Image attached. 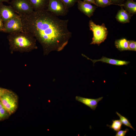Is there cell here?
I'll use <instances>...</instances> for the list:
<instances>
[{"label": "cell", "instance_id": "6da1fadb", "mask_svg": "<svg viewBox=\"0 0 136 136\" xmlns=\"http://www.w3.org/2000/svg\"><path fill=\"white\" fill-rule=\"evenodd\" d=\"M17 15L21 19L23 30L38 41L44 55L62 50L72 37L67 28L69 20L60 19L46 10Z\"/></svg>", "mask_w": 136, "mask_h": 136}, {"label": "cell", "instance_id": "7a4b0ae2", "mask_svg": "<svg viewBox=\"0 0 136 136\" xmlns=\"http://www.w3.org/2000/svg\"><path fill=\"white\" fill-rule=\"evenodd\" d=\"M7 38L11 53L29 52L37 48L35 38L24 30L9 33Z\"/></svg>", "mask_w": 136, "mask_h": 136}, {"label": "cell", "instance_id": "3957f363", "mask_svg": "<svg viewBox=\"0 0 136 136\" xmlns=\"http://www.w3.org/2000/svg\"><path fill=\"white\" fill-rule=\"evenodd\" d=\"M0 100L10 115L14 113L17 109L18 96L15 93L11 90L7 89L0 98Z\"/></svg>", "mask_w": 136, "mask_h": 136}, {"label": "cell", "instance_id": "277c9868", "mask_svg": "<svg viewBox=\"0 0 136 136\" xmlns=\"http://www.w3.org/2000/svg\"><path fill=\"white\" fill-rule=\"evenodd\" d=\"M90 30L93 32V37L90 44H96L99 46L106 39L108 34L107 28L103 23L101 25H96L92 20L89 22Z\"/></svg>", "mask_w": 136, "mask_h": 136}, {"label": "cell", "instance_id": "5b68a950", "mask_svg": "<svg viewBox=\"0 0 136 136\" xmlns=\"http://www.w3.org/2000/svg\"><path fill=\"white\" fill-rule=\"evenodd\" d=\"M69 9L60 0H49L46 10L58 17L67 15Z\"/></svg>", "mask_w": 136, "mask_h": 136}, {"label": "cell", "instance_id": "8992f818", "mask_svg": "<svg viewBox=\"0 0 136 136\" xmlns=\"http://www.w3.org/2000/svg\"><path fill=\"white\" fill-rule=\"evenodd\" d=\"M4 32L9 34L23 30L21 19L18 15L4 22Z\"/></svg>", "mask_w": 136, "mask_h": 136}, {"label": "cell", "instance_id": "52a82bcc", "mask_svg": "<svg viewBox=\"0 0 136 136\" xmlns=\"http://www.w3.org/2000/svg\"><path fill=\"white\" fill-rule=\"evenodd\" d=\"M10 3L17 14L28 13L34 11L28 0H12Z\"/></svg>", "mask_w": 136, "mask_h": 136}, {"label": "cell", "instance_id": "ba28073f", "mask_svg": "<svg viewBox=\"0 0 136 136\" xmlns=\"http://www.w3.org/2000/svg\"><path fill=\"white\" fill-rule=\"evenodd\" d=\"M17 15L10 5L7 6L3 3H0V16L3 22Z\"/></svg>", "mask_w": 136, "mask_h": 136}, {"label": "cell", "instance_id": "9c48e42d", "mask_svg": "<svg viewBox=\"0 0 136 136\" xmlns=\"http://www.w3.org/2000/svg\"><path fill=\"white\" fill-rule=\"evenodd\" d=\"M77 2L78 8L81 12L89 17L93 15L96 7L80 0H79Z\"/></svg>", "mask_w": 136, "mask_h": 136}, {"label": "cell", "instance_id": "30bf717a", "mask_svg": "<svg viewBox=\"0 0 136 136\" xmlns=\"http://www.w3.org/2000/svg\"><path fill=\"white\" fill-rule=\"evenodd\" d=\"M103 97H102L96 99L86 98L76 96L75 97L76 100L90 107L92 109L94 110L97 106L98 102L101 100Z\"/></svg>", "mask_w": 136, "mask_h": 136}, {"label": "cell", "instance_id": "8fae6325", "mask_svg": "<svg viewBox=\"0 0 136 136\" xmlns=\"http://www.w3.org/2000/svg\"><path fill=\"white\" fill-rule=\"evenodd\" d=\"M132 15L124 10L122 7L121 6V9L118 11L115 18L120 22L123 23H127L129 22Z\"/></svg>", "mask_w": 136, "mask_h": 136}, {"label": "cell", "instance_id": "7c38bea8", "mask_svg": "<svg viewBox=\"0 0 136 136\" xmlns=\"http://www.w3.org/2000/svg\"><path fill=\"white\" fill-rule=\"evenodd\" d=\"M83 55L86 58H87L88 59L91 60L92 61L93 64L97 61H101L103 62L108 63L111 64L118 65H127L130 62L129 61L112 59L104 56H103L101 58L97 60H92L86 57L85 55L83 54Z\"/></svg>", "mask_w": 136, "mask_h": 136}, {"label": "cell", "instance_id": "4fadbf2b", "mask_svg": "<svg viewBox=\"0 0 136 136\" xmlns=\"http://www.w3.org/2000/svg\"><path fill=\"white\" fill-rule=\"evenodd\" d=\"M34 11L46 10L49 0H28Z\"/></svg>", "mask_w": 136, "mask_h": 136}, {"label": "cell", "instance_id": "5bb4252c", "mask_svg": "<svg viewBox=\"0 0 136 136\" xmlns=\"http://www.w3.org/2000/svg\"><path fill=\"white\" fill-rule=\"evenodd\" d=\"M125 10L129 13L135 14L136 13V2L132 0H127L123 4Z\"/></svg>", "mask_w": 136, "mask_h": 136}, {"label": "cell", "instance_id": "9a60e30c", "mask_svg": "<svg viewBox=\"0 0 136 136\" xmlns=\"http://www.w3.org/2000/svg\"><path fill=\"white\" fill-rule=\"evenodd\" d=\"M128 41L125 38L117 40L115 42V46L120 51L128 50Z\"/></svg>", "mask_w": 136, "mask_h": 136}, {"label": "cell", "instance_id": "2e32d148", "mask_svg": "<svg viewBox=\"0 0 136 136\" xmlns=\"http://www.w3.org/2000/svg\"><path fill=\"white\" fill-rule=\"evenodd\" d=\"M112 122V123L111 125H107L110 128L116 132L120 130L122 128V123L120 120H113Z\"/></svg>", "mask_w": 136, "mask_h": 136}, {"label": "cell", "instance_id": "e0dca14e", "mask_svg": "<svg viewBox=\"0 0 136 136\" xmlns=\"http://www.w3.org/2000/svg\"><path fill=\"white\" fill-rule=\"evenodd\" d=\"M96 6L104 8L112 5H118L111 2L109 0H94Z\"/></svg>", "mask_w": 136, "mask_h": 136}, {"label": "cell", "instance_id": "ac0fdd59", "mask_svg": "<svg viewBox=\"0 0 136 136\" xmlns=\"http://www.w3.org/2000/svg\"><path fill=\"white\" fill-rule=\"evenodd\" d=\"M10 115L5 108L0 100V120L7 118Z\"/></svg>", "mask_w": 136, "mask_h": 136}, {"label": "cell", "instance_id": "d6986e66", "mask_svg": "<svg viewBox=\"0 0 136 136\" xmlns=\"http://www.w3.org/2000/svg\"><path fill=\"white\" fill-rule=\"evenodd\" d=\"M116 113L119 117L120 120L122 124L124 125L130 127L134 130H135L127 118L121 115L117 112H116Z\"/></svg>", "mask_w": 136, "mask_h": 136}, {"label": "cell", "instance_id": "ffe728a7", "mask_svg": "<svg viewBox=\"0 0 136 136\" xmlns=\"http://www.w3.org/2000/svg\"><path fill=\"white\" fill-rule=\"evenodd\" d=\"M68 9L73 7L79 0H60Z\"/></svg>", "mask_w": 136, "mask_h": 136}, {"label": "cell", "instance_id": "44dd1931", "mask_svg": "<svg viewBox=\"0 0 136 136\" xmlns=\"http://www.w3.org/2000/svg\"><path fill=\"white\" fill-rule=\"evenodd\" d=\"M128 50L136 51V42L132 40L128 41Z\"/></svg>", "mask_w": 136, "mask_h": 136}, {"label": "cell", "instance_id": "7402d4cb", "mask_svg": "<svg viewBox=\"0 0 136 136\" xmlns=\"http://www.w3.org/2000/svg\"><path fill=\"white\" fill-rule=\"evenodd\" d=\"M128 129L126 128L124 130H119L117 131L115 135V136H124L126 132L129 131Z\"/></svg>", "mask_w": 136, "mask_h": 136}, {"label": "cell", "instance_id": "603a6c76", "mask_svg": "<svg viewBox=\"0 0 136 136\" xmlns=\"http://www.w3.org/2000/svg\"><path fill=\"white\" fill-rule=\"evenodd\" d=\"M111 3L118 5L120 6L123 7V4H122L124 0H109Z\"/></svg>", "mask_w": 136, "mask_h": 136}, {"label": "cell", "instance_id": "cb8c5ba5", "mask_svg": "<svg viewBox=\"0 0 136 136\" xmlns=\"http://www.w3.org/2000/svg\"><path fill=\"white\" fill-rule=\"evenodd\" d=\"M4 27V22L0 16V31L3 32Z\"/></svg>", "mask_w": 136, "mask_h": 136}, {"label": "cell", "instance_id": "d4e9b609", "mask_svg": "<svg viewBox=\"0 0 136 136\" xmlns=\"http://www.w3.org/2000/svg\"><path fill=\"white\" fill-rule=\"evenodd\" d=\"M7 89L0 87V98L5 93Z\"/></svg>", "mask_w": 136, "mask_h": 136}, {"label": "cell", "instance_id": "484cf974", "mask_svg": "<svg viewBox=\"0 0 136 136\" xmlns=\"http://www.w3.org/2000/svg\"><path fill=\"white\" fill-rule=\"evenodd\" d=\"M83 2L85 3L93 4L96 5L94 0H83Z\"/></svg>", "mask_w": 136, "mask_h": 136}, {"label": "cell", "instance_id": "4316f807", "mask_svg": "<svg viewBox=\"0 0 136 136\" xmlns=\"http://www.w3.org/2000/svg\"><path fill=\"white\" fill-rule=\"evenodd\" d=\"M10 0H0V3H2L3 2H6L9 3Z\"/></svg>", "mask_w": 136, "mask_h": 136}]
</instances>
